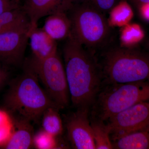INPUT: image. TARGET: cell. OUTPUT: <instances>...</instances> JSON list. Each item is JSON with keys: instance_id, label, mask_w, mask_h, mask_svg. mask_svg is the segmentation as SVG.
I'll return each instance as SVG.
<instances>
[{"instance_id": "8", "label": "cell", "mask_w": 149, "mask_h": 149, "mask_svg": "<svg viewBox=\"0 0 149 149\" xmlns=\"http://www.w3.org/2000/svg\"><path fill=\"white\" fill-rule=\"evenodd\" d=\"M30 27L0 34V63L7 67L22 66L29 40Z\"/></svg>"}, {"instance_id": "18", "label": "cell", "mask_w": 149, "mask_h": 149, "mask_svg": "<svg viewBox=\"0 0 149 149\" xmlns=\"http://www.w3.org/2000/svg\"><path fill=\"white\" fill-rule=\"evenodd\" d=\"M109 12L108 20L111 27H123L129 24L133 16L132 9L126 1L116 4Z\"/></svg>"}, {"instance_id": "9", "label": "cell", "mask_w": 149, "mask_h": 149, "mask_svg": "<svg viewBox=\"0 0 149 149\" xmlns=\"http://www.w3.org/2000/svg\"><path fill=\"white\" fill-rule=\"evenodd\" d=\"M90 111L89 109H77L65 118L67 139L72 148L96 149Z\"/></svg>"}, {"instance_id": "6", "label": "cell", "mask_w": 149, "mask_h": 149, "mask_svg": "<svg viewBox=\"0 0 149 149\" xmlns=\"http://www.w3.org/2000/svg\"><path fill=\"white\" fill-rule=\"evenodd\" d=\"M24 62L35 72L59 109L68 106L70 101L69 88L64 65L58 52L44 59L32 56Z\"/></svg>"}, {"instance_id": "25", "label": "cell", "mask_w": 149, "mask_h": 149, "mask_svg": "<svg viewBox=\"0 0 149 149\" xmlns=\"http://www.w3.org/2000/svg\"><path fill=\"white\" fill-rule=\"evenodd\" d=\"M139 8L142 16L149 21V2L142 5Z\"/></svg>"}, {"instance_id": "10", "label": "cell", "mask_w": 149, "mask_h": 149, "mask_svg": "<svg viewBox=\"0 0 149 149\" xmlns=\"http://www.w3.org/2000/svg\"><path fill=\"white\" fill-rule=\"evenodd\" d=\"M72 6L71 0H24L22 7L30 22L29 35L38 27L41 18L57 13H67Z\"/></svg>"}, {"instance_id": "13", "label": "cell", "mask_w": 149, "mask_h": 149, "mask_svg": "<svg viewBox=\"0 0 149 149\" xmlns=\"http://www.w3.org/2000/svg\"><path fill=\"white\" fill-rule=\"evenodd\" d=\"M32 56L39 59H44L56 53L57 51L56 41L46 33L43 28L38 27L29 35Z\"/></svg>"}, {"instance_id": "4", "label": "cell", "mask_w": 149, "mask_h": 149, "mask_svg": "<svg viewBox=\"0 0 149 149\" xmlns=\"http://www.w3.org/2000/svg\"><path fill=\"white\" fill-rule=\"evenodd\" d=\"M149 101V81L103 85L91 109V117L106 122L118 113Z\"/></svg>"}, {"instance_id": "16", "label": "cell", "mask_w": 149, "mask_h": 149, "mask_svg": "<svg viewBox=\"0 0 149 149\" xmlns=\"http://www.w3.org/2000/svg\"><path fill=\"white\" fill-rule=\"evenodd\" d=\"M96 149H113L110 138V130L105 122L90 117Z\"/></svg>"}, {"instance_id": "26", "label": "cell", "mask_w": 149, "mask_h": 149, "mask_svg": "<svg viewBox=\"0 0 149 149\" xmlns=\"http://www.w3.org/2000/svg\"><path fill=\"white\" fill-rule=\"evenodd\" d=\"M130 1L139 7L144 4L149 2V0H130Z\"/></svg>"}, {"instance_id": "7", "label": "cell", "mask_w": 149, "mask_h": 149, "mask_svg": "<svg viewBox=\"0 0 149 149\" xmlns=\"http://www.w3.org/2000/svg\"><path fill=\"white\" fill-rule=\"evenodd\" d=\"M107 123L111 140L126 133L149 131V101L141 102L118 113Z\"/></svg>"}, {"instance_id": "3", "label": "cell", "mask_w": 149, "mask_h": 149, "mask_svg": "<svg viewBox=\"0 0 149 149\" xmlns=\"http://www.w3.org/2000/svg\"><path fill=\"white\" fill-rule=\"evenodd\" d=\"M98 63L103 85L149 81V52L116 47L105 52Z\"/></svg>"}, {"instance_id": "20", "label": "cell", "mask_w": 149, "mask_h": 149, "mask_svg": "<svg viewBox=\"0 0 149 149\" xmlns=\"http://www.w3.org/2000/svg\"><path fill=\"white\" fill-rule=\"evenodd\" d=\"M57 138L44 130H40L34 135L33 146L39 149L68 148L67 144L59 142Z\"/></svg>"}, {"instance_id": "19", "label": "cell", "mask_w": 149, "mask_h": 149, "mask_svg": "<svg viewBox=\"0 0 149 149\" xmlns=\"http://www.w3.org/2000/svg\"><path fill=\"white\" fill-rule=\"evenodd\" d=\"M122 27L120 35L121 47L132 48L143 38V31L138 24H128Z\"/></svg>"}, {"instance_id": "28", "label": "cell", "mask_w": 149, "mask_h": 149, "mask_svg": "<svg viewBox=\"0 0 149 149\" xmlns=\"http://www.w3.org/2000/svg\"><path fill=\"white\" fill-rule=\"evenodd\" d=\"M148 45V48H149L148 49H149V43Z\"/></svg>"}, {"instance_id": "11", "label": "cell", "mask_w": 149, "mask_h": 149, "mask_svg": "<svg viewBox=\"0 0 149 149\" xmlns=\"http://www.w3.org/2000/svg\"><path fill=\"white\" fill-rule=\"evenodd\" d=\"M20 118L18 120H14V130L3 148L27 149L33 146L34 134L31 122Z\"/></svg>"}, {"instance_id": "12", "label": "cell", "mask_w": 149, "mask_h": 149, "mask_svg": "<svg viewBox=\"0 0 149 149\" xmlns=\"http://www.w3.org/2000/svg\"><path fill=\"white\" fill-rule=\"evenodd\" d=\"M42 28L56 41L67 40L71 36V20L67 12L57 13L47 16Z\"/></svg>"}, {"instance_id": "17", "label": "cell", "mask_w": 149, "mask_h": 149, "mask_svg": "<svg viewBox=\"0 0 149 149\" xmlns=\"http://www.w3.org/2000/svg\"><path fill=\"white\" fill-rule=\"evenodd\" d=\"M59 109L51 107L46 109L42 116L43 130L56 137H59L63 131L62 120L59 113Z\"/></svg>"}, {"instance_id": "27", "label": "cell", "mask_w": 149, "mask_h": 149, "mask_svg": "<svg viewBox=\"0 0 149 149\" xmlns=\"http://www.w3.org/2000/svg\"><path fill=\"white\" fill-rule=\"evenodd\" d=\"M90 0H71L72 5L80 4L86 3L89 2Z\"/></svg>"}, {"instance_id": "22", "label": "cell", "mask_w": 149, "mask_h": 149, "mask_svg": "<svg viewBox=\"0 0 149 149\" xmlns=\"http://www.w3.org/2000/svg\"><path fill=\"white\" fill-rule=\"evenodd\" d=\"M116 0H90L88 3L99 11L104 14L110 11L116 3Z\"/></svg>"}, {"instance_id": "1", "label": "cell", "mask_w": 149, "mask_h": 149, "mask_svg": "<svg viewBox=\"0 0 149 149\" xmlns=\"http://www.w3.org/2000/svg\"><path fill=\"white\" fill-rule=\"evenodd\" d=\"M64 67L70 101L77 109H91L103 86V77L98 61L71 36L63 48Z\"/></svg>"}, {"instance_id": "24", "label": "cell", "mask_w": 149, "mask_h": 149, "mask_svg": "<svg viewBox=\"0 0 149 149\" xmlns=\"http://www.w3.org/2000/svg\"><path fill=\"white\" fill-rule=\"evenodd\" d=\"M8 68L0 63V90L8 81L10 73Z\"/></svg>"}, {"instance_id": "2", "label": "cell", "mask_w": 149, "mask_h": 149, "mask_svg": "<svg viewBox=\"0 0 149 149\" xmlns=\"http://www.w3.org/2000/svg\"><path fill=\"white\" fill-rule=\"evenodd\" d=\"M22 67V73L9 83L4 102L8 111L36 123L49 108H59L41 87L33 70L24 62Z\"/></svg>"}, {"instance_id": "15", "label": "cell", "mask_w": 149, "mask_h": 149, "mask_svg": "<svg viewBox=\"0 0 149 149\" xmlns=\"http://www.w3.org/2000/svg\"><path fill=\"white\" fill-rule=\"evenodd\" d=\"M26 27L30 28V22L22 6L0 14V34Z\"/></svg>"}, {"instance_id": "5", "label": "cell", "mask_w": 149, "mask_h": 149, "mask_svg": "<svg viewBox=\"0 0 149 149\" xmlns=\"http://www.w3.org/2000/svg\"><path fill=\"white\" fill-rule=\"evenodd\" d=\"M68 12L71 36L84 47L93 52L106 43L111 27L104 14L88 3L74 5Z\"/></svg>"}, {"instance_id": "21", "label": "cell", "mask_w": 149, "mask_h": 149, "mask_svg": "<svg viewBox=\"0 0 149 149\" xmlns=\"http://www.w3.org/2000/svg\"><path fill=\"white\" fill-rule=\"evenodd\" d=\"M14 130V121L7 111L0 109V147L3 148Z\"/></svg>"}, {"instance_id": "23", "label": "cell", "mask_w": 149, "mask_h": 149, "mask_svg": "<svg viewBox=\"0 0 149 149\" xmlns=\"http://www.w3.org/2000/svg\"><path fill=\"white\" fill-rule=\"evenodd\" d=\"M22 4L21 0H0V14L6 11L19 7Z\"/></svg>"}, {"instance_id": "14", "label": "cell", "mask_w": 149, "mask_h": 149, "mask_svg": "<svg viewBox=\"0 0 149 149\" xmlns=\"http://www.w3.org/2000/svg\"><path fill=\"white\" fill-rule=\"evenodd\" d=\"M111 141L113 149H149V131L126 133Z\"/></svg>"}]
</instances>
